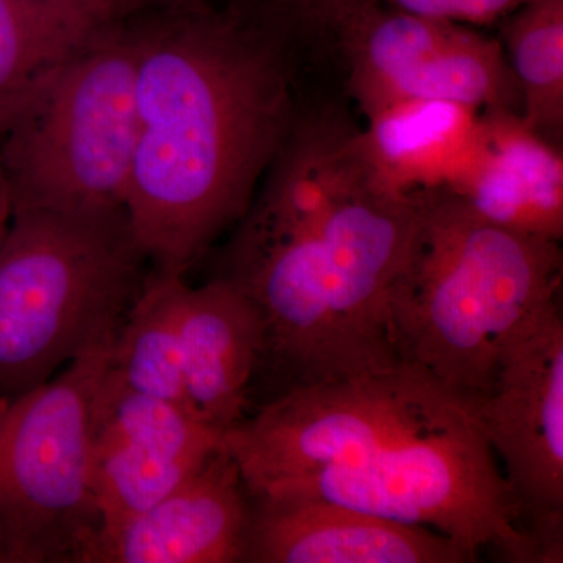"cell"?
Returning <instances> with one entry per match:
<instances>
[{
	"instance_id": "6da1fadb",
	"label": "cell",
	"mask_w": 563,
	"mask_h": 563,
	"mask_svg": "<svg viewBox=\"0 0 563 563\" xmlns=\"http://www.w3.org/2000/svg\"><path fill=\"white\" fill-rule=\"evenodd\" d=\"M135 25L129 224L157 272L184 276L233 221L287 128V80L242 11L202 2Z\"/></svg>"
},
{
	"instance_id": "7a4b0ae2",
	"label": "cell",
	"mask_w": 563,
	"mask_h": 563,
	"mask_svg": "<svg viewBox=\"0 0 563 563\" xmlns=\"http://www.w3.org/2000/svg\"><path fill=\"white\" fill-rule=\"evenodd\" d=\"M420 228L418 196L365 179L313 228L233 243L231 272L263 324L258 369L280 391L399 365L390 296Z\"/></svg>"
},
{
	"instance_id": "3957f363",
	"label": "cell",
	"mask_w": 563,
	"mask_h": 563,
	"mask_svg": "<svg viewBox=\"0 0 563 563\" xmlns=\"http://www.w3.org/2000/svg\"><path fill=\"white\" fill-rule=\"evenodd\" d=\"M417 196L420 228L390 296L393 347L468 401L490 390L520 325L558 301L561 242L487 221L450 191Z\"/></svg>"
},
{
	"instance_id": "277c9868",
	"label": "cell",
	"mask_w": 563,
	"mask_h": 563,
	"mask_svg": "<svg viewBox=\"0 0 563 563\" xmlns=\"http://www.w3.org/2000/svg\"><path fill=\"white\" fill-rule=\"evenodd\" d=\"M128 211H13L0 244V398L118 328L143 279Z\"/></svg>"
},
{
	"instance_id": "5b68a950",
	"label": "cell",
	"mask_w": 563,
	"mask_h": 563,
	"mask_svg": "<svg viewBox=\"0 0 563 563\" xmlns=\"http://www.w3.org/2000/svg\"><path fill=\"white\" fill-rule=\"evenodd\" d=\"M136 41L102 25L0 136L13 211L125 210L136 143Z\"/></svg>"
},
{
	"instance_id": "8992f818",
	"label": "cell",
	"mask_w": 563,
	"mask_h": 563,
	"mask_svg": "<svg viewBox=\"0 0 563 563\" xmlns=\"http://www.w3.org/2000/svg\"><path fill=\"white\" fill-rule=\"evenodd\" d=\"M295 493L422 526L450 537L474 562L493 551L507 562H540L498 459L472 410L257 493ZM254 496V495H251Z\"/></svg>"
},
{
	"instance_id": "52a82bcc",
	"label": "cell",
	"mask_w": 563,
	"mask_h": 563,
	"mask_svg": "<svg viewBox=\"0 0 563 563\" xmlns=\"http://www.w3.org/2000/svg\"><path fill=\"white\" fill-rule=\"evenodd\" d=\"M118 328L57 376L0 404V563H87L102 529L92 402Z\"/></svg>"
},
{
	"instance_id": "ba28073f",
	"label": "cell",
	"mask_w": 563,
	"mask_h": 563,
	"mask_svg": "<svg viewBox=\"0 0 563 563\" xmlns=\"http://www.w3.org/2000/svg\"><path fill=\"white\" fill-rule=\"evenodd\" d=\"M468 410L462 396L399 363L383 373L277 393L224 433L250 495L373 453Z\"/></svg>"
},
{
	"instance_id": "9c48e42d",
	"label": "cell",
	"mask_w": 563,
	"mask_h": 563,
	"mask_svg": "<svg viewBox=\"0 0 563 563\" xmlns=\"http://www.w3.org/2000/svg\"><path fill=\"white\" fill-rule=\"evenodd\" d=\"M540 563L563 561V320L558 301L507 342L490 390L468 399Z\"/></svg>"
},
{
	"instance_id": "30bf717a",
	"label": "cell",
	"mask_w": 563,
	"mask_h": 563,
	"mask_svg": "<svg viewBox=\"0 0 563 563\" xmlns=\"http://www.w3.org/2000/svg\"><path fill=\"white\" fill-rule=\"evenodd\" d=\"M351 63V90L366 118L402 101L461 103L521 113L501 41L470 25L355 2L335 22Z\"/></svg>"
},
{
	"instance_id": "8fae6325",
	"label": "cell",
	"mask_w": 563,
	"mask_h": 563,
	"mask_svg": "<svg viewBox=\"0 0 563 563\" xmlns=\"http://www.w3.org/2000/svg\"><path fill=\"white\" fill-rule=\"evenodd\" d=\"M224 446V432L122 384L110 365L91 418V487L102 531L161 501Z\"/></svg>"
},
{
	"instance_id": "7c38bea8",
	"label": "cell",
	"mask_w": 563,
	"mask_h": 563,
	"mask_svg": "<svg viewBox=\"0 0 563 563\" xmlns=\"http://www.w3.org/2000/svg\"><path fill=\"white\" fill-rule=\"evenodd\" d=\"M251 496V495H250ZM244 563H466L450 537L295 493L251 496Z\"/></svg>"
},
{
	"instance_id": "4fadbf2b",
	"label": "cell",
	"mask_w": 563,
	"mask_h": 563,
	"mask_svg": "<svg viewBox=\"0 0 563 563\" xmlns=\"http://www.w3.org/2000/svg\"><path fill=\"white\" fill-rule=\"evenodd\" d=\"M251 496L224 446L161 501L99 533L87 563H239Z\"/></svg>"
},
{
	"instance_id": "5bb4252c",
	"label": "cell",
	"mask_w": 563,
	"mask_h": 563,
	"mask_svg": "<svg viewBox=\"0 0 563 563\" xmlns=\"http://www.w3.org/2000/svg\"><path fill=\"white\" fill-rule=\"evenodd\" d=\"M485 220L562 242L563 157L514 110L483 111L473 161L451 190Z\"/></svg>"
},
{
	"instance_id": "9a60e30c",
	"label": "cell",
	"mask_w": 563,
	"mask_h": 563,
	"mask_svg": "<svg viewBox=\"0 0 563 563\" xmlns=\"http://www.w3.org/2000/svg\"><path fill=\"white\" fill-rule=\"evenodd\" d=\"M180 335L192 410L225 433L246 417L252 380L262 361L261 313L229 277L201 287L185 282Z\"/></svg>"
},
{
	"instance_id": "2e32d148",
	"label": "cell",
	"mask_w": 563,
	"mask_h": 563,
	"mask_svg": "<svg viewBox=\"0 0 563 563\" xmlns=\"http://www.w3.org/2000/svg\"><path fill=\"white\" fill-rule=\"evenodd\" d=\"M355 144L380 187L398 195L451 190L473 161L483 111L443 101H402L366 118Z\"/></svg>"
},
{
	"instance_id": "e0dca14e",
	"label": "cell",
	"mask_w": 563,
	"mask_h": 563,
	"mask_svg": "<svg viewBox=\"0 0 563 563\" xmlns=\"http://www.w3.org/2000/svg\"><path fill=\"white\" fill-rule=\"evenodd\" d=\"M102 25L60 0H0V136Z\"/></svg>"
},
{
	"instance_id": "ac0fdd59",
	"label": "cell",
	"mask_w": 563,
	"mask_h": 563,
	"mask_svg": "<svg viewBox=\"0 0 563 563\" xmlns=\"http://www.w3.org/2000/svg\"><path fill=\"white\" fill-rule=\"evenodd\" d=\"M184 284V276L157 269L143 280L114 336L110 369L132 390L198 417L185 385L180 335Z\"/></svg>"
},
{
	"instance_id": "d6986e66",
	"label": "cell",
	"mask_w": 563,
	"mask_h": 563,
	"mask_svg": "<svg viewBox=\"0 0 563 563\" xmlns=\"http://www.w3.org/2000/svg\"><path fill=\"white\" fill-rule=\"evenodd\" d=\"M504 22V54L521 92V117L544 139L563 129V0H526Z\"/></svg>"
},
{
	"instance_id": "ffe728a7",
	"label": "cell",
	"mask_w": 563,
	"mask_h": 563,
	"mask_svg": "<svg viewBox=\"0 0 563 563\" xmlns=\"http://www.w3.org/2000/svg\"><path fill=\"white\" fill-rule=\"evenodd\" d=\"M361 0H350L347 7ZM390 9L457 22V24L490 25L506 20L515 10L520 9L526 0H372ZM346 7V9H347Z\"/></svg>"
},
{
	"instance_id": "44dd1931",
	"label": "cell",
	"mask_w": 563,
	"mask_h": 563,
	"mask_svg": "<svg viewBox=\"0 0 563 563\" xmlns=\"http://www.w3.org/2000/svg\"><path fill=\"white\" fill-rule=\"evenodd\" d=\"M277 9L298 11V13L318 14L331 22L336 20L347 0H265Z\"/></svg>"
},
{
	"instance_id": "7402d4cb",
	"label": "cell",
	"mask_w": 563,
	"mask_h": 563,
	"mask_svg": "<svg viewBox=\"0 0 563 563\" xmlns=\"http://www.w3.org/2000/svg\"><path fill=\"white\" fill-rule=\"evenodd\" d=\"M60 2L88 14L99 24H109V22L120 18L118 0H60Z\"/></svg>"
},
{
	"instance_id": "603a6c76",
	"label": "cell",
	"mask_w": 563,
	"mask_h": 563,
	"mask_svg": "<svg viewBox=\"0 0 563 563\" xmlns=\"http://www.w3.org/2000/svg\"><path fill=\"white\" fill-rule=\"evenodd\" d=\"M201 2V0H118L120 18L152 9H165V7L187 5V3Z\"/></svg>"
},
{
	"instance_id": "cb8c5ba5",
	"label": "cell",
	"mask_w": 563,
	"mask_h": 563,
	"mask_svg": "<svg viewBox=\"0 0 563 563\" xmlns=\"http://www.w3.org/2000/svg\"><path fill=\"white\" fill-rule=\"evenodd\" d=\"M11 217H13V206H11L9 188H7L2 169H0V244L9 231Z\"/></svg>"
},
{
	"instance_id": "d4e9b609",
	"label": "cell",
	"mask_w": 563,
	"mask_h": 563,
	"mask_svg": "<svg viewBox=\"0 0 563 563\" xmlns=\"http://www.w3.org/2000/svg\"><path fill=\"white\" fill-rule=\"evenodd\" d=\"M3 401H7V399L0 398V404H2Z\"/></svg>"
}]
</instances>
